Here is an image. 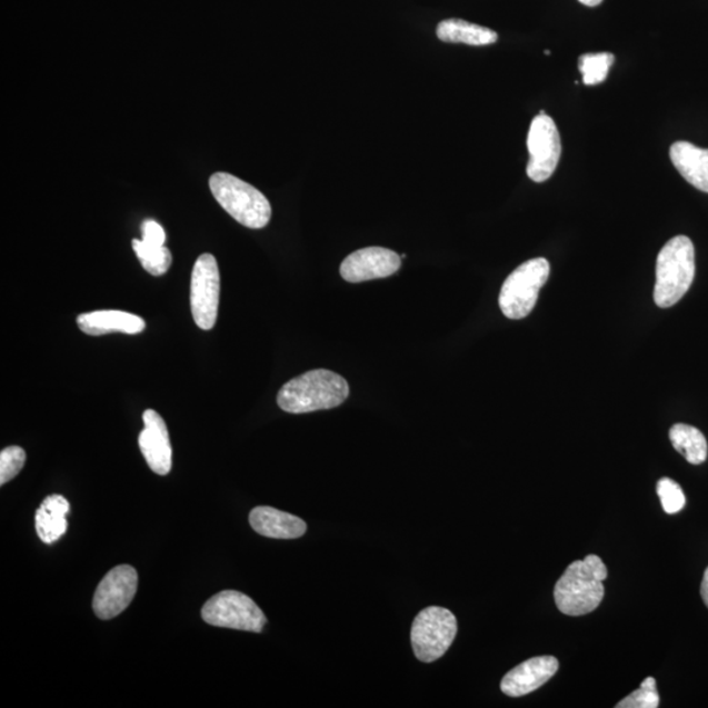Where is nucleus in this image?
Here are the masks:
<instances>
[{
	"label": "nucleus",
	"mask_w": 708,
	"mask_h": 708,
	"mask_svg": "<svg viewBox=\"0 0 708 708\" xmlns=\"http://www.w3.org/2000/svg\"><path fill=\"white\" fill-rule=\"evenodd\" d=\"M608 568L597 555L569 565L554 589L555 604L569 617L587 616L600 606Z\"/></svg>",
	"instance_id": "nucleus-1"
},
{
	"label": "nucleus",
	"mask_w": 708,
	"mask_h": 708,
	"mask_svg": "<svg viewBox=\"0 0 708 708\" xmlns=\"http://www.w3.org/2000/svg\"><path fill=\"white\" fill-rule=\"evenodd\" d=\"M348 396L349 385L345 378L330 370L317 369L285 383L277 403L285 412L309 413L339 407Z\"/></svg>",
	"instance_id": "nucleus-2"
},
{
	"label": "nucleus",
	"mask_w": 708,
	"mask_h": 708,
	"mask_svg": "<svg viewBox=\"0 0 708 708\" xmlns=\"http://www.w3.org/2000/svg\"><path fill=\"white\" fill-rule=\"evenodd\" d=\"M696 276L695 245L678 236L662 247L656 262L654 299L661 309L671 308L688 293Z\"/></svg>",
	"instance_id": "nucleus-3"
},
{
	"label": "nucleus",
	"mask_w": 708,
	"mask_h": 708,
	"mask_svg": "<svg viewBox=\"0 0 708 708\" xmlns=\"http://www.w3.org/2000/svg\"><path fill=\"white\" fill-rule=\"evenodd\" d=\"M209 187L215 199L240 225L262 229L271 221L272 207L259 189L231 173L211 174Z\"/></svg>",
	"instance_id": "nucleus-4"
},
{
	"label": "nucleus",
	"mask_w": 708,
	"mask_h": 708,
	"mask_svg": "<svg viewBox=\"0 0 708 708\" xmlns=\"http://www.w3.org/2000/svg\"><path fill=\"white\" fill-rule=\"evenodd\" d=\"M550 276V265L544 258L531 259L518 267L503 282L499 305L509 319L518 320L529 316L536 308L539 291Z\"/></svg>",
	"instance_id": "nucleus-5"
},
{
	"label": "nucleus",
	"mask_w": 708,
	"mask_h": 708,
	"mask_svg": "<svg viewBox=\"0 0 708 708\" xmlns=\"http://www.w3.org/2000/svg\"><path fill=\"white\" fill-rule=\"evenodd\" d=\"M458 632L457 618L448 609L429 606L416 616L411 644L413 654L422 662H433L447 654Z\"/></svg>",
	"instance_id": "nucleus-6"
},
{
	"label": "nucleus",
	"mask_w": 708,
	"mask_h": 708,
	"mask_svg": "<svg viewBox=\"0 0 708 708\" xmlns=\"http://www.w3.org/2000/svg\"><path fill=\"white\" fill-rule=\"evenodd\" d=\"M202 619L208 625L239 631L261 632L267 617L252 598L238 590H223L203 605Z\"/></svg>",
	"instance_id": "nucleus-7"
},
{
	"label": "nucleus",
	"mask_w": 708,
	"mask_h": 708,
	"mask_svg": "<svg viewBox=\"0 0 708 708\" xmlns=\"http://www.w3.org/2000/svg\"><path fill=\"white\" fill-rule=\"evenodd\" d=\"M221 276L213 255L203 253L197 259L191 281V309L195 323L201 330L209 331L216 326L218 317Z\"/></svg>",
	"instance_id": "nucleus-8"
},
{
	"label": "nucleus",
	"mask_w": 708,
	"mask_h": 708,
	"mask_svg": "<svg viewBox=\"0 0 708 708\" xmlns=\"http://www.w3.org/2000/svg\"><path fill=\"white\" fill-rule=\"evenodd\" d=\"M528 177L536 182L551 178L561 156V141L557 126L545 111L531 121L528 136Z\"/></svg>",
	"instance_id": "nucleus-9"
},
{
	"label": "nucleus",
	"mask_w": 708,
	"mask_h": 708,
	"mask_svg": "<svg viewBox=\"0 0 708 708\" xmlns=\"http://www.w3.org/2000/svg\"><path fill=\"white\" fill-rule=\"evenodd\" d=\"M138 588V575L131 566H117L101 580L93 596V611L100 619H112L133 601Z\"/></svg>",
	"instance_id": "nucleus-10"
},
{
	"label": "nucleus",
	"mask_w": 708,
	"mask_h": 708,
	"mask_svg": "<svg viewBox=\"0 0 708 708\" xmlns=\"http://www.w3.org/2000/svg\"><path fill=\"white\" fill-rule=\"evenodd\" d=\"M401 266L397 252L383 247H368L350 253L340 266V275L348 282L386 279L396 275Z\"/></svg>",
	"instance_id": "nucleus-11"
},
{
	"label": "nucleus",
	"mask_w": 708,
	"mask_h": 708,
	"mask_svg": "<svg viewBox=\"0 0 708 708\" xmlns=\"http://www.w3.org/2000/svg\"><path fill=\"white\" fill-rule=\"evenodd\" d=\"M143 425L138 443L146 462L158 476H167L172 469V447L166 421L157 411L148 410L143 413Z\"/></svg>",
	"instance_id": "nucleus-12"
},
{
	"label": "nucleus",
	"mask_w": 708,
	"mask_h": 708,
	"mask_svg": "<svg viewBox=\"0 0 708 708\" xmlns=\"http://www.w3.org/2000/svg\"><path fill=\"white\" fill-rule=\"evenodd\" d=\"M559 661L554 656L532 657L508 671L500 688L508 697L528 696L557 675Z\"/></svg>",
	"instance_id": "nucleus-13"
},
{
	"label": "nucleus",
	"mask_w": 708,
	"mask_h": 708,
	"mask_svg": "<svg viewBox=\"0 0 708 708\" xmlns=\"http://www.w3.org/2000/svg\"><path fill=\"white\" fill-rule=\"evenodd\" d=\"M78 327L86 335L101 336L112 332L137 335L144 331L146 323L141 317L120 310H99L82 313L77 319Z\"/></svg>",
	"instance_id": "nucleus-14"
},
{
	"label": "nucleus",
	"mask_w": 708,
	"mask_h": 708,
	"mask_svg": "<svg viewBox=\"0 0 708 708\" xmlns=\"http://www.w3.org/2000/svg\"><path fill=\"white\" fill-rule=\"evenodd\" d=\"M250 523L258 535L275 539L301 538L308 530V525L301 518L271 507L252 509Z\"/></svg>",
	"instance_id": "nucleus-15"
},
{
	"label": "nucleus",
	"mask_w": 708,
	"mask_h": 708,
	"mask_svg": "<svg viewBox=\"0 0 708 708\" xmlns=\"http://www.w3.org/2000/svg\"><path fill=\"white\" fill-rule=\"evenodd\" d=\"M669 154L681 177L699 191L708 193V149L680 141L671 144Z\"/></svg>",
	"instance_id": "nucleus-16"
},
{
	"label": "nucleus",
	"mask_w": 708,
	"mask_h": 708,
	"mask_svg": "<svg viewBox=\"0 0 708 708\" xmlns=\"http://www.w3.org/2000/svg\"><path fill=\"white\" fill-rule=\"evenodd\" d=\"M69 513L70 502L61 495L49 496L42 501L36 512V531L43 544L52 545L60 541L69 528L66 518Z\"/></svg>",
	"instance_id": "nucleus-17"
},
{
	"label": "nucleus",
	"mask_w": 708,
	"mask_h": 708,
	"mask_svg": "<svg viewBox=\"0 0 708 708\" xmlns=\"http://www.w3.org/2000/svg\"><path fill=\"white\" fill-rule=\"evenodd\" d=\"M437 38L443 42L467 43L472 47L491 46L498 33L490 28L469 23L461 19H448L437 27Z\"/></svg>",
	"instance_id": "nucleus-18"
},
{
	"label": "nucleus",
	"mask_w": 708,
	"mask_h": 708,
	"mask_svg": "<svg viewBox=\"0 0 708 708\" xmlns=\"http://www.w3.org/2000/svg\"><path fill=\"white\" fill-rule=\"evenodd\" d=\"M675 449L691 465L704 463L708 455L706 437L699 429L688 425H676L669 430Z\"/></svg>",
	"instance_id": "nucleus-19"
},
{
	"label": "nucleus",
	"mask_w": 708,
	"mask_h": 708,
	"mask_svg": "<svg viewBox=\"0 0 708 708\" xmlns=\"http://www.w3.org/2000/svg\"><path fill=\"white\" fill-rule=\"evenodd\" d=\"M137 258L142 267L152 276H163L172 265V255L164 246L146 243L144 240H133Z\"/></svg>",
	"instance_id": "nucleus-20"
},
{
	"label": "nucleus",
	"mask_w": 708,
	"mask_h": 708,
	"mask_svg": "<svg viewBox=\"0 0 708 708\" xmlns=\"http://www.w3.org/2000/svg\"><path fill=\"white\" fill-rule=\"evenodd\" d=\"M616 57L611 53H589L579 58V70L582 82L587 86H596L605 82L608 78L611 64Z\"/></svg>",
	"instance_id": "nucleus-21"
},
{
	"label": "nucleus",
	"mask_w": 708,
	"mask_h": 708,
	"mask_svg": "<svg viewBox=\"0 0 708 708\" xmlns=\"http://www.w3.org/2000/svg\"><path fill=\"white\" fill-rule=\"evenodd\" d=\"M660 706V696L657 692L656 680L647 677L640 688L631 692L629 697L620 700L617 708H657Z\"/></svg>",
	"instance_id": "nucleus-22"
},
{
	"label": "nucleus",
	"mask_w": 708,
	"mask_h": 708,
	"mask_svg": "<svg viewBox=\"0 0 708 708\" xmlns=\"http://www.w3.org/2000/svg\"><path fill=\"white\" fill-rule=\"evenodd\" d=\"M657 495L662 503V509L668 515L681 512L685 508L686 499L680 485L669 478H662L657 483Z\"/></svg>",
	"instance_id": "nucleus-23"
},
{
	"label": "nucleus",
	"mask_w": 708,
	"mask_h": 708,
	"mask_svg": "<svg viewBox=\"0 0 708 708\" xmlns=\"http://www.w3.org/2000/svg\"><path fill=\"white\" fill-rule=\"evenodd\" d=\"M27 461L26 451L19 447L6 448L0 452V485L9 483L23 470Z\"/></svg>",
	"instance_id": "nucleus-24"
},
{
	"label": "nucleus",
	"mask_w": 708,
	"mask_h": 708,
	"mask_svg": "<svg viewBox=\"0 0 708 708\" xmlns=\"http://www.w3.org/2000/svg\"><path fill=\"white\" fill-rule=\"evenodd\" d=\"M142 233L146 243L154 246H164L166 232L162 226L154 221V219H148L142 223Z\"/></svg>",
	"instance_id": "nucleus-25"
},
{
	"label": "nucleus",
	"mask_w": 708,
	"mask_h": 708,
	"mask_svg": "<svg viewBox=\"0 0 708 708\" xmlns=\"http://www.w3.org/2000/svg\"><path fill=\"white\" fill-rule=\"evenodd\" d=\"M700 596H702L704 602L708 608V567L704 576L702 586H700Z\"/></svg>",
	"instance_id": "nucleus-26"
},
{
	"label": "nucleus",
	"mask_w": 708,
	"mask_h": 708,
	"mask_svg": "<svg viewBox=\"0 0 708 708\" xmlns=\"http://www.w3.org/2000/svg\"><path fill=\"white\" fill-rule=\"evenodd\" d=\"M579 2L588 7H597L602 3V0H579Z\"/></svg>",
	"instance_id": "nucleus-27"
}]
</instances>
